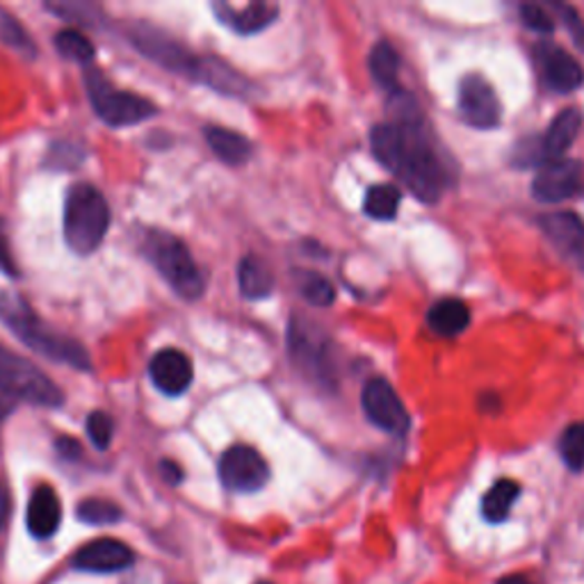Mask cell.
<instances>
[{"label": "cell", "mask_w": 584, "mask_h": 584, "mask_svg": "<svg viewBox=\"0 0 584 584\" xmlns=\"http://www.w3.org/2000/svg\"><path fill=\"white\" fill-rule=\"evenodd\" d=\"M399 99L402 106L393 101L397 119L379 123L370 132L373 154L416 199L436 204L445 190L447 171L429 145V135L423 128L414 99L407 95H399Z\"/></svg>", "instance_id": "obj_1"}, {"label": "cell", "mask_w": 584, "mask_h": 584, "mask_svg": "<svg viewBox=\"0 0 584 584\" xmlns=\"http://www.w3.org/2000/svg\"><path fill=\"white\" fill-rule=\"evenodd\" d=\"M0 320H3V325L23 345H28L41 356L51 358V362L67 364L76 370L92 368V358H89L87 349L78 340L53 331L49 325H43V320L34 316L32 306L21 295L10 290L0 293Z\"/></svg>", "instance_id": "obj_2"}, {"label": "cell", "mask_w": 584, "mask_h": 584, "mask_svg": "<svg viewBox=\"0 0 584 584\" xmlns=\"http://www.w3.org/2000/svg\"><path fill=\"white\" fill-rule=\"evenodd\" d=\"M110 229V208L106 197L89 184H78L65 201V240L78 256L99 249Z\"/></svg>", "instance_id": "obj_3"}, {"label": "cell", "mask_w": 584, "mask_h": 584, "mask_svg": "<svg viewBox=\"0 0 584 584\" xmlns=\"http://www.w3.org/2000/svg\"><path fill=\"white\" fill-rule=\"evenodd\" d=\"M145 254L160 277L186 299H197L204 295L206 281L199 265L195 263L188 245L176 236L158 229H149L142 238Z\"/></svg>", "instance_id": "obj_4"}, {"label": "cell", "mask_w": 584, "mask_h": 584, "mask_svg": "<svg viewBox=\"0 0 584 584\" xmlns=\"http://www.w3.org/2000/svg\"><path fill=\"white\" fill-rule=\"evenodd\" d=\"M0 393L6 395V399H21L49 409L65 404V393L47 373L3 345H0Z\"/></svg>", "instance_id": "obj_5"}, {"label": "cell", "mask_w": 584, "mask_h": 584, "mask_svg": "<svg viewBox=\"0 0 584 584\" xmlns=\"http://www.w3.org/2000/svg\"><path fill=\"white\" fill-rule=\"evenodd\" d=\"M85 85L95 112L103 123L112 128L142 123L158 115V108L149 99L117 89L99 71H89L85 76Z\"/></svg>", "instance_id": "obj_6"}, {"label": "cell", "mask_w": 584, "mask_h": 584, "mask_svg": "<svg viewBox=\"0 0 584 584\" xmlns=\"http://www.w3.org/2000/svg\"><path fill=\"white\" fill-rule=\"evenodd\" d=\"M130 39L135 47L145 53V58L154 60L162 69L174 71L178 76H186L195 82H204L208 58H197L186 47H181V43L151 26H138L132 30Z\"/></svg>", "instance_id": "obj_7"}, {"label": "cell", "mask_w": 584, "mask_h": 584, "mask_svg": "<svg viewBox=\"0 0 584 584\" xmlns=\"http://www.w3.org/2000/svg\"><path fill=\"white\" fill-rule=\"evenodd\" d=\"M290 354L297 366L323 386L334 384V364H331V345L327 336L308 320H293L288 331Z\"/></svg>", "instance_id": "obj_8"}, {"label": "cell", "mask_w": 584, "mask_h": 584, "mask_svg": "<svg viewBox=\"0 0 584 584\" xmlns=\"http://www.w3.org/2000/svg\"><path fill=\"white\" fill-rule=\"evenodd\" d=\"M362 404H364V412L368 416V420L373 425H377L379 429L395 434V436H404L412 427V416L404 407L399 395L395 393V388L382 379L375 377L364 386L362 393Z\"/></svg>", "instance_id": "obj_9"}, {"label": "cell", "mask_w": 584, "mask_h": 584, "mask_svg": "<svg viewBox=\"0 0 584 584\" xmlns=\"http://www.w3.org/2000/svg\"><path fill=\"white\" fill-rule=\"evenodd\" d=\"M219 479L229 491L254 493L269 479V466L249 445H234L219 459Z\"/></svg>", "instance_id": "obj_10"}, {"label": "cell", "mask_w": 584, "mask_h": 584, "mask_svg": "<svg viewBox=\"0 0 584 584\" xmlns=\"http://www.w3.org/2000/svg\"><path fill=\"white\" fill-rule=\"evenodd\" d=\"M459 112L468 126L479 130L496 128L503 119L496 89L477 73H471L459 82Z\"/></svg>", "instance_id": "obj_11"}, {"label": "cell", "mask_w": 584, "mask_h": 584, "mask_svg": "<svg viewBox=\"0 0 584 584\" xmlns=\"http://www.w3.org/2000/svg\"><path fill=\"white\" fill-rule=\"evenodd\" d=\"M584 167L575 160H553L538 167L532 181V197L544 204H557L582 192Z\"/></svg>", "instance_id": "obj_12"}, {"label": "cell", "mask_w": 584, "mask_h": 584, "mask_svg": "<svg viewBox=\"0 0 584 584\" xmlns=\"http://www.w3.org/2000/svg\"><path fill=\"white\" fill-rule=\"evenodd\" d=\"M536 60L542 65L544 80L553 92L571 95L584 85L582 65L575 58H571L564 49L555 47V43H538Z\"/></svg>", "instance_id": "obj_13"}, {"label": "cell", "mask_w": 584, "mask_h": 584, "mask_svg": "<svg viewBox=\"0 0 584 584\" xmlns=\"http://www.w3.org/2000/svg\"><path fill=\"white\" fill-rule=\"evenodd\" d=\"M149 377L160 393L169 397H178L190 388L195 379V368L184 352L162 349L151 358Z\"/></svg>", "instance_id": "obj_14"}, {"label": "cell", "mask_w": 584, "mask_h": 584, "mask_svg": "<svg viewBox=\"0 0 584 584\" xmlns=\"http://www.w3.org/2000/svg\"><path fill=\"white\" fill-rule=\"evenodd\" d=\"M132 564V551L119 538H97L73 555V566L89 573H115Z\"/></svg>", "instance_id": "obj_15"}, {"label": "cell", "mask_w": 584, "mask_h": 584, "mask_svg": "<svg viewBox=\"0 0 584 584\" xmlns=\"http://www.w3.org/2000/svg\"><path fill=\"white\" fill-rule=\"evenodd\" d=\"M582 121H584V117L577 108H566L553 119V123L546 130L544 138L536 140L538 167H544L546 162H553V160H562V156L571 149V145L580 135Z\"/></svg>", "instance_id": "obj_16"}, {"label": "cell", "mask_w": 584, "mask_h": 584, "mask_svg": "<svg viewBox=\"0 0 584 584\" xmlns=\"http://www.w3.org/2000/svg\"><path fill=\"white\" fill-rule=\"evenodd\" d=\"M212 12L217 21L229 26L238 34H256L273 23L279 14L277 6L269 3H247V6H231V3H215Z\"/></svg>", "instance_id": "obj_17"}, {"label": "cell", "mask_w": 584, "mask_h": 584, "mask_svg": "<svg viewBox=\"0 0 584 584\" xmlns=\"http://www.w3.org/2000/svg\"><path fill=\"white\" fill-rule=\"evenodd\" d=\"M26 521L34 538H51L60 529L62 505H60L58 493L51 486L41 484L32 491Z\"/></svg>", "instance_id": "obj_18"}, {"label": "cell", "mask_w": 584, "mask_h": 584, "mask_svg": "<svg viewBox=\"0 0 584 584\" xmlns=\"http://www.w3.org/2000/svg\"><path fill=\"white\" fill-rule=\"evenodd\" d=\"M542 229L551 238V242L568 258L584 256V221L571 212H551L542 217Z\"/></svg>", "instance_id": "obj_19"}, {"label": "cell", "mask_w": 584, "mask_h": 584, "mask_svg": "<svg viewBox=\"0 0 584 584\" xmlns=\"http://www.w3.org/2000/svg\"><path fill=\"white\" fill-rule=\"evenodd\" d=\"M427 325L438 336H459L471 325V310L462 299L445 297L427 310Z\"/></svg>", "instance_id": "obj_20"}, {"label": "cell", "mask_w": 584, "mask_h": 584, "mask_svg": "<svg viewBox=\"0 0 584 584\" xmlns=\"http://www.w3.org/2000/svg\"><path fill=\"white\" fill-rule=\"evenodd\" d=\"M206 140L212 154L227 165H245L251 158V142L245 138V135L229 130V128H219L210 126L206 128Z\"/></svg>", "instance_id": "obj_21"}, {"label": "cell", "mask_w": 584, "mask_h": 584, "mask_svg": "<svg viewBox=\"0 0 584 584\" xmlns=\"http://www.w3.org/2000/svg\"><path fill=\"white\" fill-rule=\"evenodd\" d=\"M238 284H240L242 297H247V299H265L275 290L273 273H269V269L265 267V263H260L254 256H247L240 260Z\"/></svg>", "instance_id": "obj_22"}, {"label": "cell", "mask_w": 584, "mask_h": 584, "mask_svg": "<svg viewBox=\"0 0 584 584\" xmlns=\"http://www.w3.org/2000/svg\"><path fill=\"white\" fill-rule=\"evenodd\" d=\"M518 496H521V486L514 479H498L486 491V496L482 498L484 521H488V523L507 521Z\"/></svg>", "instance_id": "obj_23"}, {"label": "cell", "mask_w": 584, "mask_h": 584, "mask_svg": "<svg viewBox=\"0 0 584 584\" xmlns=\"http://www.w3.org/2000/svg\"><path fill=\"white\" fill-rule=\"evenodd\" d=\"M370 73L373 78L386 87V89H397V73H399V56L390 47L388 41H377L370 51Z\"/></svg>", "instance_id": "obj_24"}, {"label": "cell", "mask_w": 584, "mask_h": 584, "mask_svg": "<svg viewBox=\"0 0 584 584\" xmlns=\"http://www.w3.org/2000/svg\"><path fill=\"white\" fill-rule=\"evenodd\" d=\"M399 201H402V195H399V190L395 186H375L366 195L364 212L370 219L388 221V219H393L397 215Z\"/></svg>", "instance_id": "obj_25"}, {"label": "cell", "mask_w": 584, "mask_h": 584, "mask_svg": "<svg viewBox=\"0 0 584 584\" xmlns=\"http://www.w3.org/2000/svg\"><path fill=\"white\" fill-rule=\"evenodd\" d=\"M56 49L60 51L62 58L76 62V65H92L95 62V43L89 41L82 32L78 30H62L56 37Z\"/></svg>", "instance_id": "obj_26"}, {"label": "cell", "mask_w": 584, "mask_h": 584, "mask_svg": "<svg viewBox=\"0 0 584 584\" xmlns=\"http://www.w3.org/2000/svg\"><path fill=\"white\" fill-rule=\"evenodd\" d=\"M297 281H299V293H301V297H304L310 306L325 308V306H331V304H334L336 290H334L331 281L325 279L323 275L301 273V275L297 277Z\"/></svg>", "instance_id": "obj_27"}, {"label": "cell", "mask_w": 584, "mask_h": 584, "mask_svg": "<svg viewBox=\"0 0 584 584\" xmlns=\"http://www.w3.org/2000/svg\"><path fill=\"white\" fill-rule=\"evenodd\" d=\"M560 455L571 471H584V423H575L562 434Z\"/></svg>", "instance_id": "obj_28"}, {"label": "cell", "mask_w": 584, "mask_h": 584, "mask_svg": "<svg viewBox=\"0 0 584 584\" xmlns=\"http://www.w3.org/2000/svg\"><path fill=\"white\" fill-rule=\"evenodd\" d=\"M121 509L103 498H87L78 505V518L87 525H112L121 521Z\"/></svg>", "instance_id": "obj_29"}, {"label": "cell", "mask_w": 584, "mask_h": 584, "mask_svg": "<svg viewBox=\"0 0 584 584\" xmlns=\"http://www.w3.org/2000/svg\"><path fill=\"white\" fill-rule=\"evenodd\" d=\"M115 425L106 412H92L87 416V436L95 443L97 451H108L112 443Z\"/></svg>", "instance_id": "obj_30"}, {"label": "cell", "mask_w": 584, "mask_h": 584, "mask_svg": "<svg viewBox=\"0 0 584 584\" xmlns=\"http://www.w3.org/2000/svg\"><path fill=\"white\" fill-rule=\"evenodd\" d=\"M0 39L8 41L12 49L21 51V53H34L32 41L28 39V34L21 30V26H17L8 14L0 12Z\"/></svg>", "instance_id": "obj_31"}, {"label": "cell", "mask_w": 584, "mask_h": 584, "mask_svg": "<svg viewBox=\"0 0 584 584\" xmlns=\"http://www.w3.org/2000/svg\"><path fill=\"white\" fill-rule=\"evenodd\" d=\"M521 21L525 23V28L534 30V32H553L555 30V21L553 17L544 10V8H538V6H523L521 8Z\"/></svg>", "instance_id": "obj_32"}, {"label": "cell", "mask_w": 584, "mask_h": 584, "mask_svg": "<svg viewBox=\"0 0 584 584\" xmlns=\"http://www.w3.org/2000/svg\"><path fill=\"white\" fill-rule=\"evenodd\" d=\"M553 10L560 14L564 26L568 28V32H571V37L575 41V47L584 53V21L580 19V14L573 8L564 6V3H553Z\"/></svg>", "instance_id": "obj_33"}, {"label": "cell", "mask_w": 584, "mask_h": 584, "mask_svg": "<svg viewBox=\"0 0 584 584\" xmlns=\"http://www.w3.org/2000/svg\"><path fill=\"white\" fill-rule=\"evenodd\" d=\"M0 269L8 277H19V267L14 263V256H12V247H10V238H8V229H6V221L0 219Z\"/></svg>", "instance_id": "obj_34"}, {"label": "cell", "mask_w": 584, "mask_h": 584, "mask_svg": "<svg viewBox=\"0 0 584 584\" xmlns=\"http://www.w3.org/2000/svg\"><path fill=\"white\" fill-rule=\"evenodd\" d=\"M58 453L65 457V459H78L80 457V445L78 441L69 438V436H62L58 441Z\"/></svg>", "instance_id": "obj_35"}, {"label": "cell", "mask_w": 584, "mask_h": 584, "mask_svg": "<svg viewBox=\"0 0 584 584\" xmlns=\"http://www.w3.org/2000/svg\"><path fill=\"white\" fill-rule=\"evenodd\" d=\"M160 473H162V477H165L169 484H178V482L184 479V471L178 468L174 462H162V464H160Z\"/></svg>", "instance_id": "obj_36"}, {"label": "cell", "mask_w": 584, "mask_h": 584, "mask_svg": "<svg viewBox=\"0 0 584 584\" xmlns=\"http://www.w3.org/2000/svg\"><path fill=\"white\" fill-rule=\"evenodd\" d=\"M14 409V404H12V399H6V397H0V420H3L10 412Z\"/></svg>", "instance_id": "obj_37"}, {"label": "cell", "mask_w": 584, "mask_h": 584, "mask_svg": "<svg viewBox=\"0 0 584 584\" xmlns=\"http://www.w3.org/2000/svg\"><path fill=\"white\" fill-rule=\"evenodd\" d=\"M498 584H532V582L525 580L523 575H509V577H503Z\"/></svg>", "instance_id": "obj_38"}, {"label": "cell", "mask_w": 584, "mask_h": 584, "mask_svg": "<svg viewBox=\"0 0 584 584\" xmlns=\"http://www.w3.org/2000/svg\"><path fill=\"white\" fill-rule=\"evenodd\" d=\"M258 584H273V582H258Z\"/></svg>", "instance_id": "obj_39"}]
</instances>
